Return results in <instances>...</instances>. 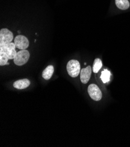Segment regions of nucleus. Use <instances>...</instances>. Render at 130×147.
Segmentation results:
<instances>
[{
  "mask_svg": "<svg viewBox=\"0 0 130 147\" xmlns=\"http://www.w3.org/2000/svg\"><path fill=\"white\" fill-rule=\"evenodd\" d=\"M88 92L91 98L95 101H99L102 98V92L99 87L95 84H91L89 86Z\"/></svg>",
  "mask_w": 130,
  "mask_h": 147,
  "instance_id": "nucleus-4",
  "label": "nucleus"
},
{
  "mask_svg": "<svg viewBox=\"0 0 130 147\" xmlns=\"http://www.w3.org/2000/svg\"><path fill=\"white\" fill-rule=\"evenodd\" d=\"M102 67V62L99 58L95 59L93 65V71L95 73H97Z\"/></svg>",
  "mask_w": 130,
  "mask_h": 147,
  "instance_id": "nucleus-12",
  "label": "nucleus"
},
{
  "mask_svg": "<svg viewBox=\"0 0 130 147\" xmlns=\"http://www.w3.org/2000/svg\"><path fill=\"white\" fill-rule=\"evenodd\" d=\"M111 73L108 70H104L101 73L100 78L103 83H106L110 81Z\"/></svg>",
  "mask_w": 130,
  "mask_h": 147,
  "instance_id": "nucleus-11",
  "label": "nucleus"
},
{
  "mask_svg": "<svg viewBox=\"0 0 130 147\" xmlns=\"http://www.w3.org/2000/svg\"><path fill=\"white\" fill-rule=\"evenodd\" d=\"M30 83V81L28 79H23L21 80H18L14 82L13 84V86L17 89L21 90L26 89V88L29 86Z\"/></svg>",
  "mask_w": 130,
  "mask_h": 147,
  "instance_id": "nucleus-8",
  "label": "nucleus"
},
{
  "mask_svg": "<svg viewBox=\"0 0 130 147\" xmlns=\"http://www.w3.org/2000/svg\"><path fill=\"white\" fill-rule=\"evenodd\" d=\"M14 44H15L16 48L23 50L28 48L29 45V42L26 36L19 35L17 36L14 39Z\"/></svg>",
  "mask_w": 130,
  "mask_h": 147,
  "instance_id": "nucleus-6",
  "label": "nucleus"
},
{
  "mask_svg": "<svg viewBox=\"0 0 130 147\" xmlns=\"http://www.w3.org/2000/svg\"><path fill=\"white\" fill-rule=\"evenodd\" d=\"M8 60V56L4 52L0 51V65L4 66L7 65Z\"/></svg>",
  "mask_w": 130,
  "mask_h": 147,
  "instance_id": "nucleus-13",
  "label": "nucleus"
},
{
  "mask_svg": "<svg viewBox=\"0 0 130 147\" xmlns=\"http://www.w3.org/2000/svg\"><path fill=\"white\" fill-rule=\"evenodd\" d=\"M67 70L68 75L72 78L77 77L81 73V66L77 60L69 61L67 65Z\"/></svg>",
  "mask_w": 130,
  "mask_h": 147,
  "instance_id": "nucleus-1",
  "label": "nucleus"
},
{
  "mask_svg": "<svg viewBox=\"0 0 130 147\" xmlns=\"http://www.w3.org/2000/svg\"><path fill=\"white\" fill-rule=\"evenodd\" d=\"M54 73V67L52 65L48 66L42 73V76L45 80H49L52 77V75Z\"/></svg>",
  "mask_w": 130,
  "mask_h": 147,
  "instance_id": "nucleus-9",
  "label": "nucleus"
},
{
  "mask_svg": "<svg viewBox=\"0 0 130 147\" xmlns=\"http://www.w3.org/2000/svg\"><path fill=\"white\" fill-rule=\"evenodd\" d=\"M92 73V67L91 66H88L86 68L81 69L80 73L81 81L83 84L88 83L89 82Z\"/></svg>",
  "mask_w": 130,
  "mask_h": 147,
  "instance_id": "nucleus-7",
  "label": "nucleus"
},
{
  "mask_svg": "<svg viewBox=\"0 0 130 147\" xmlns=\"http://www.w3.org/2000/svg\"><path fill=\"white\" fill-rule=\"evenodd\" d=\"M13 35L7 28H3L0 31V45H5L12 42Z\"/></svg>",
  "mask_w": 130,
  "mask_h": 147,
  "instance_id": "nucleus-5",
  "label": "nucleus"
},
{
  "mask_svg": "<svg viewBox=\"0 0 130 147\" xmlns=\"http://www.w3.org/2000/svg\"><path fill=\"white\" fill-rule=\"evenodd\" d=\"M30 57V54L27 50L23 49L17 52L13 59V62L17 66H22L27 63Z\"/></svg>",
  "mask_w": 130,
  "mask_h": 147,
  "instance_id": "nucleus-2",
  "label": "nucleus"
},
{
  "mask_svg": "<svg viewBox=\"0 0 130 147\" xmlns=\"http://www.w3.org/2000/svg\"><path fill=\"white\" fill-rule=\"evenodd\" d=\"M15 48V44L12 42L0 45V51L4 52L8 56L9 59H13L15 57L17 53Z\"/></svg>",
  "mask_w": 130,
  "mask_h": 147,
  "instance_id": "nucleus-3",
  "label": "nucleus"
},
{
  "mask_svg": "<svg viewBox=\"0 0 130 147\" xmlns=\"http://www.w3.org/2000/svg\"><path fill=\"white\" fill-rule=\"evenodd\" d=\"M115 5L122 10H125L129 7V3L128 0H115Z\"/></svg>",
  "mask_w": 130,
  "mask_h": 147,
  "instance_id": "nucleus-10",
  "label": "nucleus"
}]
</instances>
